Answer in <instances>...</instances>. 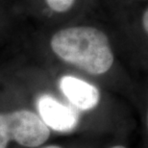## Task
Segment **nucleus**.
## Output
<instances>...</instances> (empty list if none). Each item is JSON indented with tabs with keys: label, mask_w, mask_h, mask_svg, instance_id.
<instances>
[{
	"label": "nucleus",
	"mask_w": 148,
	"mask_h": 148,
	"mask_svg": "<svg viewBox=\"0 0 148 148\" xmlns=\"http://www.w3.org/2000/svg\"><path fill=\"white\" fill-rule=\"evenodd\" d=\"M42 148H62V147L57 146V145H48V146H45V147H42Z\"/></svg>",
	"instance_id": "obj_7"
},
{
	"label": "nucleus",
	"mask_w": 148,
	"mask_h": 148,
	"mask_svg": "<svg viewBox=\"0 0 148 148\" xmlns=\"http://www.w3.org/2000/svg\"><path fill=\"white\" fill-rule=\"evenodd\" d=\"M60 90L73 107L81 111L93 110L101 94L95 86L72 75H64L59 82Z\"/></svg>",
	"instance_id": "obj_5"
},
{
	"label": "nucleus",
	"mask_w": 148,
	"mask_h": 148,
	"mask_svg": "<svg viewBox=\"0 0 148 148\" xmlns=\"http://www.w3.org/2000/svg\"><path fill=\"white\" fill-rule=\"evenodd\" d=\"M49 46L62 62L93 76L108 73L115 64L114 43L107 31L90 24L71 25L52 35Z\"/></svg>",
	"instance_id": "obj_1"
},
{
	"label": "nucleus",
	"mask_w": 148,
	"mask_h": 148,
	"mask_svg": "<svg viewBox=\"0 0 148 148\" xmlns=\"http://www.w3.org/2000/svg\"><path fill=\"white\" fill-rule=\"evenodd\" d=\"M147 127H148V109H147Z\"/></svg>",
	"instance_id": "obj_10"
},
{
	"label": "nucleus",
	"mask_w": 148,
	"mask_h": 148,
	"mask_svg": "<svg viewBox=\"0 0 148 148\" xmlns=\"http://www.w3.org/2000/svg\"><path fill=\"white\" fill-rule=\"evenodd\" d=\"M117 1V0H115ZM121 2L132 10L128 24L120 26L116 40L119 47H140L148 52V0Z\"/></svg>",
	"instance_id": "obj_3"
},
{
	"label": "nucleus",
	"mask_w": 148,
	"mask_h": 148,
	"mask_svg": "<svg viewBox=\"0 0 148 148\" xmlns=\"http://www.w3.org/2000/svg\"><path fill=\"white\" fill-rule=\"evenodd\" d=\"M49 136V128L34 112H0V148H7L11 140L25 147H38L45 143Z\"/></svg>",
	"instance_id": "obj_2"
},
{
	"label": "nucleus",
	"mask_w": 148,
	"mask_h": 148,
	"mask_svg": "<svg viewBox=\"0 0 148 148\" xmlns=\"http://www.w3.org/2000/svg\"><path fill=\"white\" fill-rule=\"evenodd\" d=\"M111 148H126V147H124L122 145H115V146H112Z\"/></svg>",
	"instance_id": "obj_9"
},
{
	"label": "nucleus",
	"mask_w": 148,
	"mask_h": 148,
	"mask_svg": "<svg viewBox=\"0 0 148 148\" xmlns=\"http://www.w3.org/2000/svg\"><path fill=\"white\" fill-rule=\"evenodd\" d=\"M38 115L48 128L57 132H69L77 126L79 116L75 109L59 101L50 94L38 98Z\"/></svg>",
	"instance_id": "obj_4"
},
{
	"label": "nucleus",
	"mask_w": 148,
	"mask_h": 148,
	"mask_svg": "<svg viewBox=\"0 0 148 148\" xmlns=\"http://www.w3.org/2000/svg\"><path fill=\"white\" fill-rule=\"evenodd\" d=\"M117 1H122V2H131V1H141V0H117Z\"/></svg>",
	"instance_id": "obj_8"
},
{
	"label": "nucleus",
	"mask_w": 148,
	"mask_h": 148,
	"mask_svg": "<svg viewBox=\"0 0 148 148\" xmlns=\"http://www.w3.org/2000/svg\"><path fill=\"white\" fill-rule=\"evenodd\" d=\"M46 6L56 14H66L76 5L77 0H44Z\"/></svg>",
	"instance_id": "obj_6"
}]
</instances>
